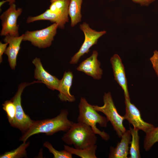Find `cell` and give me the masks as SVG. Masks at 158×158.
<instances>
[{"label": "cell", "mask_w": 158, "mask_h": 158, "mask_svg": "<svg viewBox=\"0 0 158 158\" xmlns=\"http://www.w3.org/2000/svg\"><path fill=\"white\" fill-rule=\"evenodd\" d=\"M68 114L67 109H63L54 118L34 121L30 128L20 138V140L26 142L31 136L40 133L51 135L59 131L66 132L74 123L68 119Z\"/></svg>", "instance_id": "cell-1"}, {"label": "cell", "mask_w": 158, "mask_h": 158, "mask_svg": "<svg viewBox=\"0 0 158 158\" xmlns=\"http://www.w3.org/2000/svg\"><path fill=\"white\" fill-rule=\"evenodd\" d=\"M96 134L90 126L78 122L73 123L61 139L68 145H73L75 148L83 149L96 144L97 140Z\"/></svg>", "instance_id": "cell-2"}, {"label": "cell", "mask_w": 158, "mask_h": 158, "mask_svg": "<svg viewBox=\"0 0 158 158\" xmlns=\"http://www.w3.org/2000/svg\"><path fill=\"white\" fill-rule=\"evenodd\" d=\"M78 109V122L90 126L96 134L99 135L104 140L107 141L110 139L109 135L104 131L100 130L96 125L98 123L101 127H106L109 122L106 117L99 114L94 109L93 105L90 104L84 97L80 98Z\"/></svg>", "instance_id": "cell-3"}, {"label": "cell", "mask_w": 158, "mask_h": 158, "mask_svg": "<svg viewBox=\"0 0 158 158\" xmlns=\"http://www.w3.org/2000/svg\"><path fill=\"white\" fill-rule=\"evenodd\" d=\"M103 106L93 105V107L97 112H101L105 115L118 137L121 138L126 130L123 124L125 118L124 116L120 115L118 113L110 92L104 93L103 96Z\"/></svg>", "instance_id": "cell-4"}, {"label": "cell", "mask_w": 158, "mask_h": 158, "mask_svg": "<svg viewBox=\"0 0 158 158\" xmlns=\"http://www.w3.org/2000/svg\"><path fill=\"white\" fill-rule=\"evenodd\" d=\"M38 82H40L39 80L30 83H23L20 84L17 91L11 99L15 105L16 114L14 120L11 126L19 129L23 134L30 128L34 121L25 113L21 105V96L24 89L27 86Z\"/></svg>", "instance_id": "cell-5"}, {"label": "cell", "mask_w": 158, "mask_h": 158, "mask_svg": "<svg viewBox=\"0 0 158 158\" xmlns=\"http://www.w3.org/2000/svg\"><path fill=\"white\" fill-rule=\"evenodd\" d=\"M58 25L54 23L45 28L34 31H26L23 34V41H28L39 48L50 47L57 32Z\"/></svg>", "instance_id": "cell-6"}, {"label": "cell", "mask_w": 158, "mask_h": 158, "mask_svg": "<svg viewBox=\"0 0 158 158\" xmlns=\"http://www.w3.org/2000/svg\"><path fill=\"white\" fill-rule=\"evenodd\" d=\"M9 8L1 15L2 29L1 36L9 35L13 36H19V27L17 24L18 18L22 13L23 9L21 8L16 9L15 3H9Z\"/></svg>", "instance_id": "cell-7"}, {"label": "cell", "mask_w": 158, "mask_h": 158, "mask_svg": "<svg viewBox=\"0 0 158 158\" xmlns=\"http://www.w3.org/2000/svg\"><path fill=\"white\" fill-rule=\"evenodd\" d=\"M80 28L84 33V41L79 51L71 58L69 62L71 64L77 63L80 58L88 53L90 48L96 44L98 39L106 32L105 30L97 31L92 29L85 22L80 24Z\"/></svg>", "instance_id": "cell-8"}, {"label": "cell", "mask_w": 158, "mask_h": 158, "mask_svg": "<svg viewBox=\"0 0 158 158\" xmlns=\"http://www.w3.org/2000/svg\"><path fill=\"white\" fill-rule=\"evenodd\" d=\"M126 114L124 116L125 119L134 128L144 131L146 134L151 132L155 127L152 124L145 121L142 118L140 112L130 101V99L125 97Z\"/></svg>", "instance_id": "cell-9"}, {"label": "cell", "mask_w": 158, "mask_h": 158, "mask_svg": "<svg viewBox=\"0 0 158 158\" xmlns=\"http://www.w3.org/2000/svg\"><path fill=\"white\" fill-rule=\"evenodd\" d=\"M98 54L97 51H93L90 57L80 63L77 68V70L83 72L94 79H100L103 74V70L97 59Z\"/></svg>", "instance_id": "cell-10"}, {"label": "cell", "mask_w": 158, "mask_h": 158, "mask_svg": "<svg viewBox=\"0 0 158 158\" xmlns=\"http://www.w3.org/2000/svg\"><path fill=\"white\" fill-rule=\"evenodd\" d=\"M32 63L35 67L34 73L35 79L45 84L49 88L53 90H58L60 80L45 70L40 58H35Z\"/></svg>", "instance_id": "cell-11"}, {"label": "cell", "mask_w": 158, "mask_h": 158, "mask_svg": "<svg viewBox=\"0 0 158 158\" xmlns=\"http://www.w3.org/2000/svg\"><path fill=\"white\" fill-rule=\"evenodd\" d=\"M110 61L114 80L123 90L124 97L130 99L124 67L120 57L117 54H115L111 58Z\"/></svg>", "instance_id": "cell-12"}, {"label": "cell", "mask_w": 158, "mask_h": 158, "mask_svg": "<svg viewBox=\"0 0 158 158\" xmlns=\"http://www.w3.org/2000/svg\"><path fill=\"white\" fill-rule=\"evenodd\" d=\"M23 37V34L20 36L8 35L5 36L3 40L5 43H7L8 44L4 53L7 56L9 64L13 70L15 69L16 65L17 56Z\"/></svg>", "instance_id": "cell-13"}, {"label": "cell", "mask_w": 158, "mask_h": 158, "mask_svg": "<svg viewBox=\"0 0 158 158\" xmlns=\"http://www.w3.org/2000/svg\"><path fill=\"white\" fill-rule=\"evenodd\" d=\"M131 137L130 130H126L121 136V140L116 147L110 148L109 158H127L129 151V145Z\"/></svg>", "instance_id": "cell-14"}, {"label": "cell", "mask_w": 158, "mask_h": 158, "mask_svg": "<svg viewBox=\"0 0 158 158\" xmlns=\"http://www.w3.org/2000/svg\"><path fill=\"white\" fill-rule=\"evenodd\" d=\"M73 75L72 72H65L60 81L58 90V97L62 101L73 102L75 100L74 95L71 94L70 89L72 86Z\"/></svg>", "instance_id": "cell-15"}, {"label": "cell", "mask_w": 158, "mask_h": 158, "mask_svg": "<svg viewBox=\"0 0 158 158\" xmlns=\"http://www.w3.org/2000/svg\"><path fill=\"white\" fill-rule=\"evenodd\" d=\"M83 0H70L68 15L71 19V25L73 27L81 20V5Z\"/></svg>", "instance_id": "cell-16"}, {"label": "cell", "mask_w": 158, "mask_h": 158, "mask_svg": "<svg viewBox=\"0 0 158 158\" xmlns=\"http://www.w3.org/2000/svg\"><path fill=\"white\" fill-rule=\"evenodd\" d=\"M64 150L72 154L76 155L81 158H97L96 155L97 148L96 145H95L87 148L77 149L68 145H64Z\"/></svg>", "instance_id": "cell-17"}, {"label": "cell", "mask_w": 158, "mask_h": 158, "mask_svg": "<svg viewBox=\"0 0 158 158\" xmlns=\"http://www.w3.org/2000/svg\"><path fill=\"white\" fill-rule=\"evenodd\" d=\"M129 130L131 135L130 147L129 158H141L140 151L139 139L138 135L139 130L134 128L129 127Z\"/></svg>", "instance_id": "cell-18"}, {"label": "cell", "mask_w": 158, "mask_h": 158, "mask_svg": "<svg viewBox=\"0 0 158 158\" xmlns=\"http://www.w3.org/2000/svg\"><path fill=\"white\" fill-rule=\"evenodd\" d=\"M29 142H23L18 147L13 150L6 152L0 155V158H19L26 156V148L28 146Z\"/></svg>", "instance_id": "cell-19"}, {"label": "cell", "mask_w": 158, "mask_h": 158, "mask_svg": "<svg viewBox=\"0 0 158 158\" xmlns=\"http://www.w3.org/2000/svg\"><path fill=\"white\" fill-rule=\"evenodd\" d=\"M157 142H158V126L146 134L144 141V148L145 151H148Z\"/></svg>", "instance_id": "cell-20"}, {"label": "cell", "mask_w": 158, "mask_h": 158, "mask_svg": "<svg viewBox=\"0 0 158 158\" xmlns=\"http://www.w3.org/2000/svg\"><path fill=\"white\" fill-rule=\"evenodd\" d=\"M2 108L6 112L8 121L11 125L16 116V108L13 101L11 100L5 101L2 104Z\"/></svg>", "instance_id": "cell-21"}, {"label": "cell", "mask_w": 158, "mask_h": 158, "mask_svg": "<svg viewBox=\"0 0 158 158\" xmlns=\"http://www.w3.org/2000/svg\"><path fill=\"white\" fill-rule=\"evenodd\" d=\"M43 146L47 148L50 152L52 153L54 158H72V154L65 150L59 151L55 149L51 143L46 141L43 144Z\"/></svg>", "instance_id": "cell-22"}, {"label": "cell", "mask_w": 158, "mask_h": 158, "mask_svg": "<svg viewBox=\"0 0 158 158\" xmlns=\"http://www.w3.org/2000/svg\"><path fill=\"white\" fill-rule=\"evenodd\" d=\"M150 60L152 64V67L158 77V51L155 50L153 54L150 58Z\"/></svg>", "instance_id": "cell-23"}, {"label": "cell", "mask_w": 158, "mask_h": 158, "mask_svg": "<svg viewBox=\"0 0 158 158\" xmlns=\"http://www.w3.org/2000/svg\"><path fill=\"white\" fill-rule=\"evenodd\" d=\"M8 44L7 43H3L0 42V62L1 63L2 61V56L3 54L5 53L6 49V47Z\"/></svg>", "instance_id": "cell-24"}, {"label": "cell", "mask_w": 158, "mask_h": 158, "mask_svg": "<svg viewBox=\"0 0 158 158\" xmlns=\"http://www.w3.org/2000/svg\"><path fill=\"white\" fill-rule=\"evenodd\" d=\"M136 3L139 4L142 6H148L155 0H132Z\"/></svg>", "instance_id": "cell-25"}, {"label": "cell", "mask_w": 158, "mask_h": 158, "mask_svg": "<svg viewBox=\"0 0 158 158\" xmlns=\"http://www.w3.org/2000/svg\"><path fill=\"white\" fill-rule=\"evenodd\" d=\"M8 2L9 3L13 2L15 3L16 2L15 0H6L5 1H2L0 2V7L2 6L4 3L6 2Z\"/></svg>", "instance_id": "cell-26"}]
</instances>
